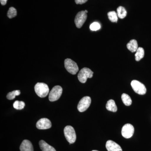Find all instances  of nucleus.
Segmentation results:
<instances>
[{
    "instance_id": "nucleus-1",
    "label": "nucleus",
    "mask_w": 151,
    "mask_h": 151,
    "mask_svg": "<svg viewBox=\"0 0 151 151\" xmlns=\"http://www.w3.org/2000/svg\"><path fill=\"white\" fill-rule=\"evenodd\" d=\"M35 90L39 97L44 98L47 96L49 92V88L47 84L44 83H37L35 86Z\"/></svg>"
},
{
    "instance_id": "nucleus-2",
    "label": "nucleus",
    "mask_w": 151,
    "mask_h": 151,
    "mask_svg": "<svg viewBox=\"0 0 151 151\" xmlns=\"http://www.w3.org/2000/svg\"><path fill=\"white\" fill-rule=\"evenodd\" d=\"M64 134L65 138L70 144L75 142L76 139L75 130L73 127L67 126L64 129Z\"/></svg>"
},
{
    "instance_id": "nucleus-3",
    "label": "nucleus",
    "mask_w": 151,
    "mask_h": 151,
    "mask_svg": "<svg viewBox=\"0 0 151 151\" xmlns=\"http://www.w3.org/2000/svg\"><path fill=\"white\" fill-rule=\"evenodd\" d=\"M93 72L88 68H84L79 72L78 75V80L81 83H85L87 78L93 77Z\"/></svg>"
},
{
    "instance_id": "nucleus-4",
    "label": "nucleus",
    "mask_w": 151,
    "mask_h": 151,
    "mask_svg": "<svg viewBox=\"0 0 151 151\" xmlns=\"http://www.w3.org/2000/svg\"><path fill=\"white\" fill-rule=\"evenodd\" d=\"M64 65L65 69L70 74L75 75L78 71V67L77 63L70 58L65 59Z\"/></svg>"
},
{
    "instance_id": "nucleus-5",
    "label": "nucleus",
    "mask_w": 151,
    "mask_h": 151,
    "mask_svg": "<svg viewBox=\"0 0 151 151\" xmlns=\"http://www.w3.org/2000/svg\"><path fill=\"white\" fill-rule=\"evenodd\" d=\"M63 89L61 86H55L52 89L49 94V100L51 102L57 101L62 95Z\"/></svg>"
},
{
    "instance_id": "nucleus-6",
    "label": "nucleus",
    "mask_w": 151,
    "mask_h": 151,
    "mask_svg": "<svg viewBox=\"0 0 151 151\" xmlns=\"http://www.w3.org/2000/svg\"><path fill=\"white\" fill-rule=\"evenodd\" d=\"M131 86L132 89L137 94L144 95L147 92V89L145 86L140 81L137 80H133L131 82Z\"/></svg>"
},
{
    "instance_id": "nucleus-7",
    "label": "nucleus",
    "mask_w": 151,
    "mask_h": 151,
    "mask_svg": "<svg viewBox=\"0 0 151 151\" xmlns=\"http://www.w3.org/2000/svg\"><path fill=\"white\" fill-rule=\"evenodd\" d=\"M87 16V14L84 11H81L77 13L74 20L76 27L78 28H80L82 27L86 22Z\"/></svg>"
},
{
    "instance_id": "nucleus-8",
    "label": "nucleus",
    "mask_w": 151,
    "mask_h": 151,
    "mask_svg": "<svg viewBox=\"0 0 151 151\" xmlns=\"http://www.w3.org/2000/svg\"><path fill=\"white\" fill-rule=\"evenodd\" d=\"M91 103V99L88 96L83 97L79 101L77 106V109L80 112L86 111L90 106Z\"/></svg>"
},
{
    "instance_id": "nucleus-9",
    "label": "nucleus",
    "mask_w": 151,
    "mask_h": 151,
    "mask_svg": "<svg viewBox=\"0 0 151 151\" xmlns=\"http://www.w3.org/2000/svg\"><path fill=\"white\" fill-rule=\"evenodd\" d=\"M134 129L132 125L129 124H125L122 128V136L126 139L132 137L134 134Z\"/></svg>"
},
{
    "instance_id": "nucleus-10",
    "label": "nucleus",
    "mask_w": 151,
    "mask_h": 151,
    "mask_svg": "<svg viewBox=\"0 0 151 151\" xmlns=\"http://www.w3.org/2000/svg\"><path fill=\"white\" fill-rule=\"evenodd\" d=\"M52 127L51 122L46 118L40 119L36 124V127L39 129L44 130L50 129Z\"/></svg>"
},
{
    "instance_id": "nucleus-11",
    "label": "nucleus",
    "mask_w": 151,
    "mask_h": 151,
    "mask_svg": "<svg viewBox=\"0 0 151 151\" xmlns=\"http://www.w3.org/2000/svg\"><path fill=\"white\" fill-rule=\"evenodd\" d=\"M106 148L108 151H122L121 146L112 140L107 141Z\"/></svg>"
},
{
    "instance_id": "nucleus-12",
    "label": "nucleus",
    "mask_w": 151,
    "mask_h": 151,
    "mask_svg": "<svg viewBox=\"0 0 151 151\" xmlns=\"http://www.w3.org/2000/svg\"><path fill=\"white\" fill-rule=\"evenodd\" d=\"M20 150L21 151H34L32 144L28 140L23 141L20 146Z\"/></svg>"
},
{
    "instance_id": "nucleus-13",
    "label": "nucleus",
    "mask_w": 151,
    "mask_h": 151,
    "mask_svg": "<svg viewBox=\"0 0 151 151\" xmlns=\"http://www.w3.org/2000/svg\"><path fill=\"white\" fill-rule=\"evenodd\" d=\"M39 145L42 151H56L54 147L49 145L44 141H40Z\"/></svg>"
},
{
    "instance_id": "nucleus-14",
    "label": "nucleus",
    "mask_w": 151,
    "mask_h": 151,
    "mask_svg": "<svg viewBox=\"0 0 151 151\" xmlns=\"http://www.w3.org/2000/svg\"><path fill=\"white\" fill-rule=\"evenodd\" d=\"M127 48L132 52L137 51L138 48L137 42L135 40H132L127 45Z\"/></svg>"
},
{
    "instance_id": "nucleus-15",
    "label": "nucleus",
    "mask_w": 151,
    "mask_h": 151,
    "mask_svg": "<svg viewBox=\"0 0 151 151\" xmlns=\"http://www.w3.org/2000/svg\"><path fill=\"white\" fill-rule=\"evenodd\" d=\"M106 109L111 112H116L117 111V107L115 101L113 100H108L106 105Z\"/></svg>"
},
{
    "instance_id": "nucleus-16",
    "label": "nucleus",
    "mask_w": 151,
    "mask_h": 151,
    "mask_svg": "<svg viewBox=\"0 0 151 151\" xmlns=\"http://www.w3.org/2000/svg\"><path fill=\"white\" fill-rule=\"evenodd\" d=\"M145 55V50L142 47H138L135 55V60L136 61H140L142 58H144Z\"/></svg>"
},
{
    "instance_id": "nucleus-17",
    "label": "nucleus",
    "mask_w": 151,
    "mask_h": 151,
    "mask_svg": "<svg viewBox=\"0 0 151 151\" xmlns=\"http://www.w3.org/2000/svg\"><path fill=\"white\" fill-rule=\"evenodd\" d=\"M117 15L119 18L123 19L127 15V12L125 8L123 6H119L117 9Z\"/></svg>"
},
{
    "instance_id": "nucleus-18",
    "label": "nucleus",
    "mask_w": 151,
    "mask_h": 151,
    "mask_svg": "<svg viewBox=\"0 0 151 151\" xmlns=\"http://www.w3.org/2000/svg\"><path fill=\"white\" fill-rule=\"evenodd\" d=\"M122 99L123 103L126 106H130L132 105V100L128 94L124 93L122 94Z\"/></svg>"
},
{
    "instance_id": "nucleus-19",
    "label": "nucleus",
    "mask_w": 151,
    "mask_h": 151,
    "mask_svg": "<svg viewBox=\"0 0 151 151\" xmlns=\"http://www.w3.org/2000/svg\"><path fill=\"white\" fill-rule=\"evenodd\" d=\"M108 19L112 22H118V15L115 11L109 12L108 13Z\"/></svg>"
},
{
    "instance_id": "nucleus-20",
    "label": "nucleus",
    "mask_w": 151,
    "mask_h": 151,
    "mask_svg": "<svg viewBox=\"0 0 151 151\" xmlns=\"http://www.w3.org/2000/svg\"><path fill=\"white\" fill-rule=\"evenodd\" d=\"M20 90H14L12 92H9L7 95L6 97L9 100H14L17 96H19L20 94Z\"/></svg>"
},
{
    "instance_id": "nucleus-21",
    "label": "nucleus",
    "mask_w": 151,
    "mask_h": 151,
    "mask_svg": "<svg viewBox=\"0 0 151 151\" xmlns=\"http://www.w3.org/2000/svg\"><path fill=\"white\" fill-rule=\"evenodd\" d=\"M25 104L23 101H16L13 104V107L17 110H21L24 108Z\"/></svg>"
},
{
    "instance_id": "nucleus-22",
    "label": "nucleus",
    "mask_w": 151,
    "mask_h": 151,
    "mask_svg": "<svg viewBox=\"0 0 151 151\" xmlns=\"http://www.w3.org/2000/svg\"><path fill=\"white\" fill-rule=\"evenodd\" d=\"M17 15L16 9L13 7L10 8L7 13V17L9 19H12L15 17Z\"/></svg>"
},
{
    "instance_id": "nucleus-23",
    "label": "nucleus",
    "mask_w": 151,
    "mask_h": 151,
    "mask_svg": "<svg viewBox=\"0 0 151 151\" xmlns=\"http://www.w3.org/2000/svg\"><path fill=\"white\" fill-rule=\"evenodd\" d=\"M101 28V26L99 23L97 22H94L90 25V29L92 31H97L100 29Z\"/></svg>"
},
{
    "instance_id": "nucleus-24",
    "label": "nucleus",
    "mask_w": 151,
    "mask_h": 151,
    "mask_svg": "<svg viewBox=\"0 0 151 151\" xmlns=\"http://www.w3.org/2000/svg\"><path fill=\"white\" fill-rule=\"evenodd\" d=\"M88 0H75V3L77 4H82L87 1Z\"/></svg>"
},
{
    "instance_id": "nucleus-25",
    "label": "nucleus",
    "mask_w": 151,
    "mask_h": 151,
    "mask_svg": "<svg viewBox=\"0 0 151 151\" xmlns=\"http://www.w3.org/2000/svg\"><path fill=\"white\" fill-rule=\"evenodd\" d=\"M7 1V0H0L1 4L3 6L5 5L6 4Z\"/></svg>"
},
{
    "instance_id": "nucleus-26",
    "label": "nucleus",
    "mask_w": 151,
    "mask_h": 151,
    "mask_svg": "<svg viewBox=\"0 0 151 151\" xmlns=\"http://www.w3.org/2000/svg\"><path fill=\"white\" fill-rule=\"evenodd\" d=\"M84 11H85V12L86 13H88V11H87V10H85Z\"/></svg>"
},
{
    "instance_id": "nucleus-27",
    "label": "nucleus",
    "mask_w": 151,
    "mask_h": 151,
    "mask_svg": "<svg viewBox=\"0 0 151 151\" xmlns=\"http://www.w3.org/2000/svg\"><path fill=\"white\" fill-rule=\"evenodd\" d=\"M92 151H97V150H92Z\"/></svg>"
}]
</instances>
